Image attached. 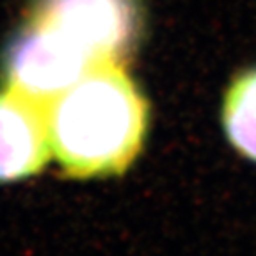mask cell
<instances>
[{
    "instance_id": "cell-1",
    "label": "cell",
    "mask_w": 256,
    "mask_h": 256,
    "mask_svg": "<svg viewBox=\"0 0 256 256\" xmlns=\"http://www.w3.org/2000/svg\"><path fill=\"white\" fill-rule=\"evenodd\" d=\"M148 105L124 64H94L46 105L50 150L73 178L121 174L142 146Z\"/></svg>"
},
{
    "instance_id": "cell-2",
    "label": "cell",
    "mask_w": 256,
    "mask_h": 256,
    "mask_svg": "<svg viewBox=\"0 0 256 256\" xmlns=\"http://www.w3.org/2000/svg\"><path fill=\"white\" fill-rule=\"evenodd\" d=\"M84 48L43 22L32 20L6 54L8 89L46 107L94 66Z\"/></svg>"
},
{
    "instance_id": "cell-3",
    "label": "cell",
    "mask_w": 256,
    "mask_h": 256,
    "mask_svg": "<svg viewBox=\"0 0 256 256\" xmlns=\"http://www.w3.org/2000/svg\"><path fill=\"white\" fill-rule=\"evenodd\" d=\"M34 20L56 27L94 62H126L139 34L136 0H40Z\"/></svg>"
},
{
    "instance_id": "cell-4",
    "label": "cell",
    "mask_w": 256,
    "mask_h": 256,
    "mask_svg": "<svg viewBox=\"0 0 256 256\" xmlns=\"http://www.w3.org/2000/svg\"><path fill=\"white\" fill-rule=\"evenodd\" d=\"M50 152L46 107L11 89L0 92V182L38 172Z\"/></svg>"
},
{
    "instance_id": "cell-5",
    "label": "cell",
    "mask_w": 256,
    "mask_h": 256,
    "mask_svg": "<svg viewBox=\"0 0 256 256\" xmlns=\"http://www.w3.org/2000/svg\"><path fill=\"white\" fill-rule=\"evenodd\" d=\"M224 128L233 146L256 160V70L238 76L226 94Z\"/></svg>"
}]
</instances>
